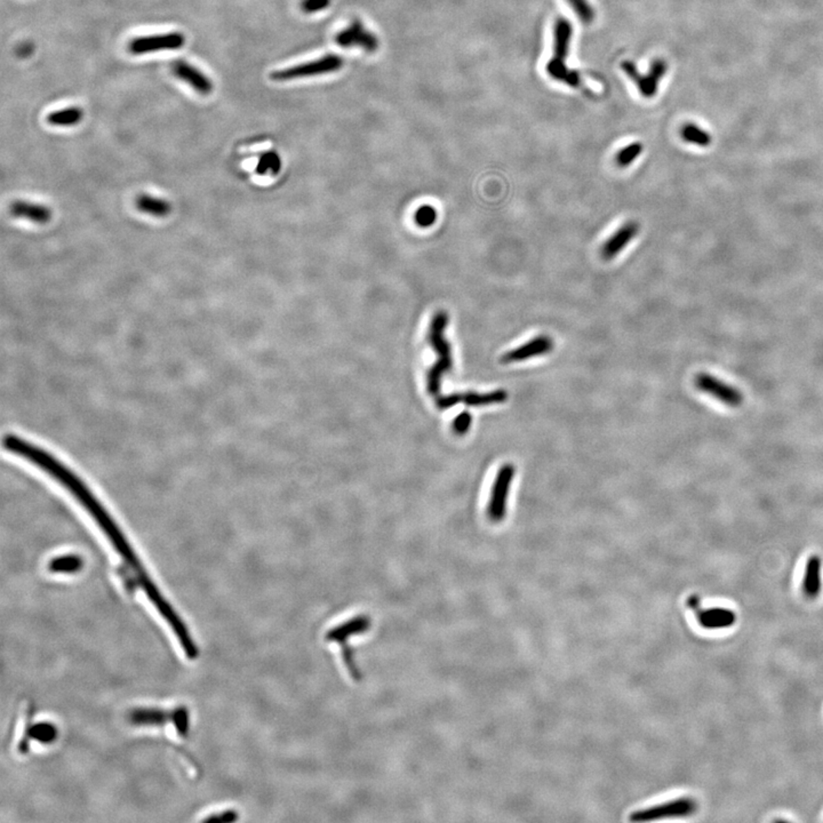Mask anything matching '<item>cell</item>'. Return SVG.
Instances as JSON below:
<instances>
[{"mask_svg": "<svg viewBox=\"0 0 823 823\" xmlns=\"http://www.w3.org/2000/svg\"><path fill=\"white\" fill-rule=\"evenodd\" d=\"M573 26L570 21L560 17L556 21L553 30V56L547 64L548 75L555 80L563 82L571 87L581 86V77L575 70H571L565 64L569 58Z\"/></svg>", "mask_w": 823, "mask_h": 823, "instance_id": "obj_1", "label": "cell"}, {"mask_svg": "<svg viewBox=\"0 0 823 823\" xmlns=\"http://www.w3.org/2000/svg\"><path fill=\"white\" fill-rule=\"evenodd\" d=\"M449 324V315L445 311L437 313L431 320L429 342L438 355V359L428 373V391L433 396L440 394L442 378L452 368V355L449 342L446 341L444 331Z\"/></svg>", "mask_w": 823, "mask_h": 823, "instance_id": "obj_2", "label": "cell"}, {"mask_svg": "<svg viewBox=\"0 0 823 823\" xmlns=\"http://www.w3.org/2000/svg\"><path fill=\"white\" fill-rule=\"evenodd\" d=\"M343 64H345V61L341 56L336 55V54H326L325 56H322V59H317L315 61L303 63V64L274 71L271 73L270 78L276 82H288V80H294V79L309 78V77L327 75V73L338 71V70H341Z\"/></svg>", "mask_w": 823, "mask_h": 823, "instance_id": "obj_3", "label": "cell"}, {"mask_svg": "<svg viewBox=\"0 0 823 823\" xmlns=\"http://www.w3.org/2000/svg\"><path fill=\"white\" fill-rule=\"evenodd\" d=\"M698 804L691 797H680L673 801L657 804L655 806L644 810L634 811L630 814L629 820L632 822H648V821L664 820L670 817H684L692 815L697 811Z\"/></svg>", "mask_w": 823, "mask_h": 823, "instance_id": "obj_4", "label": "cell"}, {"mask_svg": "<svg viewBox=\"0 0 823 823\" xmlns=\"http://www.w3.org/2000/svg\"><path fill=\"white\" fill-rule=\"evenodd\" d=\"M687 607L693 612L698 625L706 630H725L732 628L738 621L736 611L726 607H702L698 595L687 598Z\"/></svg>", "mask_w": 823, "mask_h": 823, "instance_id": "obj_5", "label": "cell"}, {"mask_svg": "<svg viewBox=\"0 0 823 823\" xmlns=\"http://www.w3.org/2000/svg\"><path fill=\"white\" fill-rule=\"evenodd\" d=\"M695 385L699 390L706 392L717 401L729 407H739L743 403V394L739 389L719 380L708 373H700L695 378Z\"/></svg>", "mask_w": 823, "mask_h": 823, "instance_id": "obj_6", "label": "cell"}, {"mask_svg": "<svg viewBox=\"0 0 823 823\" xmlns=\"http://www.w3.org/2000/svg\"><path fill=\"white\" fill-rule=\"evenodd\" d=\"M621 68L625 70L627 76L634 80V84L637 85L639 93L644 98H651L657 95L661 79L664 78L667 72L668 64L664 60H655L652 62L651 69L646 76L641 75L634 63L630 61L622 63Z\"/></svg>", "mask_w": 823, "mask_h": 823, "instance_id": "obj_7", "label": "cell"}, {"mask_svg": "<svg viewBox=\"0 0 823 823\" xmlns=\"http://www.w3.org/2000/svg\"><path fill=\"white\" fill-rule=\"evenodd\" d=\"M514 476V465L509 463L502 465L501 469L499 470L488 505V514L493 521H500L505 517L508 495Z\"/></svg>", "mask_w": 823, "mask_h": 823, "instance_id": "obj_8", "label": "cell"}, {"mask_svg": "<svg viewBox=\"0 0 823 823\" xmlns=\"http://www.w3.org/2000/svg\"><path fill=\"white\" fill-rule=\"evenodd\" d=\"M184 44H186L184 35L180 33H168L156 35V36L135 38L130 42L128 49L134 55H141V54H148V53L182 49Z\"/></svg>", "mask_w": 823, "mask_h": 823, "instance_id": "obj_9", "label": "cell"}, {"mask_svg": "<svg viewBox=\"0 0 823 823\" xmlns=\"http://www.w3.org/2000/svg\"><path fill=\"white\" fill-rule=\"evenodd\" d=\"M336 42L342 49L357 47L367 53L376 52L380 44L376 35L366 29L358 20L354 21L350 26L340 31L336 36Z\"/></svg>", "mask_w": 823, "mask_h": 823, "instance_id": "obj_10", "label": "cell"}, {"mask_svg": "<svg viewBox=\"0 0 823 823\" xmlns=\"http://www.w3.org/2000/svg\"><path fill=\"white\" fill-rule=\"evenodd\" d=\"M553 341L551 338L547 336H539L528 341V343L507 352L505 355H503L501 361L505 364L528 361V359L533 358L537 356L549 354L553 352Z\"/></svg>", "mask_w": 823, "mask_h": 823, "instance_id": "obj_11", "label": "cell"}, {"mask_svg": "<svg viewBox=\"0 0 823 823\" xmlns=\"http://www.w3.org/2000/svg\"><path fill=\"white\" fill-rule=\"evenodd\" d=\"M802 591L808 599H817L822 591V560L812 555L807 560L802 579Z\"/></svg>", "mask_w": 823, "mask_h": 823, "instance_id": "obj_12", "label": "cell"}, {"mask_svg": "<svg viewBox=\"0 0 823 823\" xmlns=\"http://www.w3.org/2000/svg\"><path fill=\"white\" fill-rule=\"evenodd\" d=\"M173 73L182 82L191 86L197 93L202 95L211 94L213 83L202 71L184 61H177L173 65Z\"/></svg>", "mask_w": 823, "mask_h": 823, "instance_id": "obj_13", "label": "cell"}, {"mask_svg": "<svg viewBox=\"0 0 823 823\" xmlns=\"http://www.w3.org/2000/svg\"><path fill=\"white\" fill-rule=\"evenodd\" d=\"M639 232V225L637 222L630 221L622 225L618 232L609 237V241L603 245L602 257L604 260H613L620 252L625 250V246L637 236Z\"/></svg>", "mask_w": 823, "mask_h": 823, "instance_id": "obj_14", "label": "cell"}, {"mask_svg": "<svg viewBox=\"0 0 823 823\" xmlns=\"http://www.w3.org/2000/svg\"><path fill=\"white\" fill-rule=\"evenodd\" d=\"M10 211L14 218H26L36 225H46L52 218V211L47 206L26 200H15L12 202Z\"/></svg>", "mask_w": 823, "mask_h": 823, "instance_id": "obj_15", "label": "cell"}, {"mask_svg": "<svg viewBox=\"0 0 823 823\" xmlns=\"http://www.w3.org/2000/svg\"><path fill=\"white\" fill-rule=\"evenodd\" d=\"M174 720V710L137 708L130 713V722L135 726H164Z\"/></svg>", "mask_w": 823, "mask_h": 823, "instance_id": "obj_16", "label": "cell"}, {"mask_svg": "<svg viewBox=\"0 0 823 823\" xmlns=\"http://www.w3.org/2000/svg\"><path fill=\"white\" fill-rule=\"evenodd\" d=\"M56 738H58V729L55 725H53L52 722H37L35 725L30 726L28 731H26V734L23 736L19 748L22 754H26L29 752V741H26V740L31 739L40 742L42 745H51L55 741Z\"/></svg>", "mask_w": 823, "mask_h": 823, "instance_id": "obj_17", "label": "cell"}, {"mask_svg": "<svg viewBox=\"0 0 823 823\" xmlns=\"http://www.w3.org/2000/svg\"><path fill=\"white\" fill-rule=\"evenodd\" d=\"M135 206L141 213L151 215L155 218H164L172 211V205L169 204L168 200L158 198V197L148 195V193H141L137 196L135 199Z\"/></svg>", "mask_w": 823, "mask_h": 823, "instance_id": "obj_18", "label": "cell"}, {"mask_svg": "<svg viewBox=\"0 0 823 823\" xmlns=\"http://www.w3.org/2000/svg\"><path fill=\"white\" fill-rule=\"evenodd\" d=\"M508 399V392L505 390H496L488 394H476L467 392L462 394V403L468 406H487L493 404L505 403Z\"/></svg>", "mask_w": 823, "mask_h": 823, "instance_id": "obj_19", "label": "cell"}, {"mask_svg": "<svg viewBox=\"0 0 823 823\" xmlns=\"http://www.w3.org/2000/svg\"><path fill=\"white\" fill-rule=\"evenodd\" d=\"M680 137L687 144H694V146L701 148L709 147L713 142L711 135L706 130H703L693 123H687L682 127Z\"/></svg>", "mask_w": 823, "mask_h": 823, "instance_id": "obj_20", "label": "cell"}, {"mask_svg": "<svg viewBox=\"0 0 823 823\" xmlns=\"http://www.w3.org/2000/svg\"><path fill=\"white\" fill-rule=\"evenodd\" d=\"M84 116L82 109L72 107L63 110L55 111L47 116V123L53 126H73L80 123Z\"/></svg>", "mask_w": 823, "mask_h": 823, "instance_id": "obj_21", "label": "cell"}, {"mask_svg": "<svg viewBox=\"0 0 823 823\" xmlns=\"http://www.w3.org/2000/svg\"><path fill=\"white\" fill-rule=\"evenodd\" d=\"M83 560L77 555H65L53 558L49 563V571L61 574H72L82 570Z\"/></svg>", "mask_w": 823, "mask_h": 823, "instance_id": "obj_22", "label": "cell"}, {"mask_svg": "<svg viewBox=\"0 0 823 823\" xmlns=\"http://www.w3.org/2000/svg\"><path fill=\"white\" fill-rule=\"evenodd\" d=\"M643 150H644V147L639 142H634V144H628L627 147L618 151L616 158H615L616 164L620 167L630 166L634 160L641 156Z\"/></svg>", "mask_w": 823, "mask_h": 823, "instance_id": "obj_23", "label": "cell"}, {"mask_svg": "<svg viewBox=\"0 0 823 823\" xmlns=\"http://www.w3.org/2000/svg\"><path fill=\"white\" fill-rule=\"evenodd\" d=\"M280 165V158L276 153H267L260 157L255 171L260 175H264L268 172L277 174L279 172Z\"/></svg>", "mask_w": 823, "mask_h": 823, "instance_id": "obj_24", "label": "cell"}, {"mask_svg": "<svg viewBox=\"0 0 823 823\" xmlns=\"http://www.w3.org/2000/svg\"><path fill=\"white\" fill-rule=\"evenodd\" d=\"M573 10L578 14L580 20L586 24H589L595 19L596 13L591 5L587 0H567Z\"/></svg>", "mask_w": 823, "mask_h": 823, "instance_id": "obj_25", "label": "cell"}, {"mask_svg": "<svg viewBox=\"0 0 823 823\" xmlns=\"http://www.w3.org/2000/svg\"><path fill=\"white\" fill-rule=\"evenodd\" d=\"M173 725L181 736H186L189 731V711L186 707H179L174 709V720Z\"/></svg>", "mask_w": 823, "mask_h": 823, "instance_id": "obj_26", "label": "cell"}, {"mask_svg": "<svg viewBox=\"0 0 823 823\" xmlns=\"http://www.w3.org/2000/svg\"><path fill=\"white\" fill-rule=\"evenodd\" d=\"M437 213L433 207L431 206H422L417 209V214H415V221L417 225L423 228L433 225L436 221Z\"/></svg>", "mask_w": 823, "mask_h": 823, "instance_id": "obj_27", "label": "cell"}, {"mask_svg": "<svg viewBox=\"0 0 823 823\" xmlns=\"http://www.w3.org/2000/svg\"><path fill=\"white\" fill-rule=\"evenodd\" d=\"M331 5V0H302L301 10L306 14L318 13Z\"/></svg>", "mask_w": 823, "mask_h": 823, "instance_id": "obj_28", "label": "cell"}, {"mask_svg": "<svg viewBox=\"0 0 823 823\" xmlns=\"http://www.w3.org/2000/svg\"><path fill=\"white\" fill-rule=\"evenodd\" d=\"M472 417L468 412H463L456 417V420L453 422V429L454 433L458 435H465L468 433L469 428L471 426Z\"/></svg>", "mask_w": 823, "mask_h": 823, "instance_id": "obj_29", "label": "cell"}, {"mask_svg": "<svg viewBox=\"0 0 823 823\" xmlns=\"http://www.w3.org/2000/svg\"><path fill=\"white\" fill-rule=\"evenodd\" d=\"M462 403V394H453L449 396H440L437 398V406L440 410H446V408H451V407L456 406L458 404Z\"/></svg>", "mask_w": 823, "mask_h": 823, "instance_id": "obj_30", "label": "cell"}, {"mask_svg": "<svg viewBox=\"0 0 823 823\" xmlns=\"http://www.w3.org/2000/svg\"><path fill=\"white\" fill-rule=\"evenodd\" d=\"M237 819L238 815L236 812H234V811H225L222 813L211 815V817L205 819V821H209V822H234Z\"/></svg>", "mask_w": 823, "mask_h": 823, "instance_id": "obj_31", "label": "cell"}]
</instances>
